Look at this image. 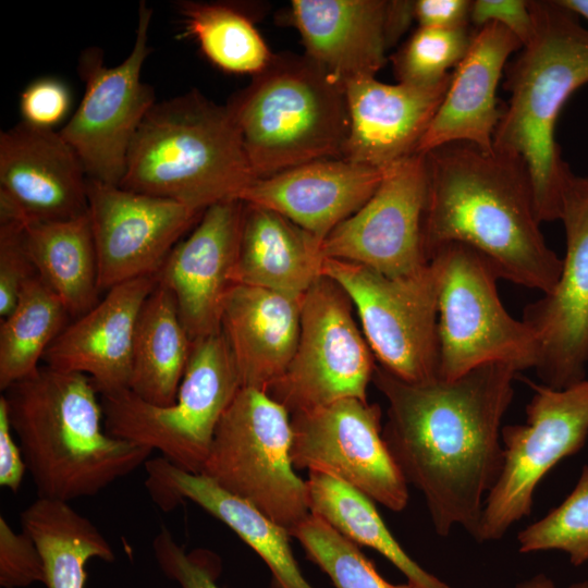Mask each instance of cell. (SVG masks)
<instances>
[{
  "mask_svg": "<svg viewBox=\"0 0 588 588\" xmlns=\"http://www.w3.org/2000/svg\"><path fill=\"white\" fill-rule=\"evenodd\" d=\"M291 445L287 409L267 392L242 387L216 428L200 474L291 535L310 514Z\"/></svg>",
  "mask_w": 588,
  "mask_h": 588,
  "instance_id": "obj_8",
  "label": "cell"
},
{
  "mask_svg": "<svg viewBox=\"0 0 588 588\" xmlns=\"http://www.w3.org/2000/svg\"><path fill=\"white\" fill-rule=\"evenodd\" d=\"M151 9L142 1L133 48L118 65L107 66L101 50L89 48L79 59L85 82L79 106L59 133L77 155L87 179L120 185L133 137L156 103L140 73L150 52Z\"/></svg>",
  "mask_w": 588,
  "mask_h": 588,
  "instance_id": "obj_13",
  "label": "cell"
},
{
  "mask_svg": "<svg viewBox=\"0 0 588 588\" xmlns=\"http://www.w3.org/2000/svg\"><path fill=\"white\" fill-rule=\"evenodd\" d=\"M414 19V1L393 0L387 2L385 36L388 49L396 44Z\"/></svg>",
  "mask_w": 588,
  "mask_h": 588,
  "instance_id": "obj_44",
  "label": "cell"
},
{
  "mask_svg": "<svg viewBox=\"0 0 588 588\" xmlns=\"http://www.w3.org/2000/svg\"><path fill=\"white\" fill-rule=\"evenodd\" d=\"M244 203L229 199L204 210L195 229L170 252L156 274L174 297L194 342L220 331L221 313L233 285Z\"/></svg>",
  "mask_w": 588,
  "mask_h": 588,
  "instance_id": "obj_19",
  "label": "cell"
},
{
  "mask_svg": "<svg viewBox=\"0 0 588 588\" xmlns=\"http://www.w3.org/2000/svg\"><path fill=\"white\" fill-rule=\"evenodd\" d=\"M470 23L480 28L497 23L513 33L526 45L534 34V19L529 1L524 0H476L470 10Z\"/></svg>",
  "mask_w": 588,
  "mask_h": 588,
  "instance_id": "obj_41",
  "label": "cell"
},
{
  "mask_svg": "<svg viewBox=\"0 0 588 588\" xmlns=\"http://www.w3.org/2000/svg\"><path fill=\"white\" fill-rule=\"evenodd\" d=\"M384 172L344 158L321 159L257 179L240 200L277 211L322 242L372 196Z\"/></svg>",
  "mask_w": 588,
  "mask_h": 588,
  "instance_id": "obj_22",
  "label": "cell"
},
{
  "mask_svg": "<svg viewBox=\"0 0 588 588\" xmlns=\"http://www.w3.org/2000/svg\"><path fill=\"white\" fill-rule=\"evenodd\" d=\"M452 77L418 86L375 76L344 82L350 128L343 158L380 170L417 154Z\"/></svg>",
  "mask_w": 588,
  "mask_h": 588,
  "instance_id": "obj_20",
  "label": "cell"
},
{
  "mask_svg": "<svg viewBox=\"0 0 588 588\" xmlns=\"http://www.w3.org/2000/svg\"><path fill=\"white\" fill-rule=\"evenodd\" d=\"M323 275L347 294L381 367L411 383L439 378L438 282L429 261L390 278L368 267L326 258Z\"/></svg>",
  "mask_w": 588,
  "mask_h": 588,
  "instance_id": "obj_10",
  "label": "cell"
},
{
  "mask_svg": "<svg viewBox=\"0 0 588 588\" xmlns=\"http://www.w3.org/2000/svg\"><path fill=\"white\" fill-rule=\"evenodd\" d=\"M71 318L58 295L38 275L22 287L0 324V389L33 373Z\"/></svg>",
  "mask_w": 588,
  "mask_h": 588,
  "instance_id": "obj_32",
  "label": "cell"
},
{
  "mask_svg": "<svg viewBox=\"0 0 588 588\" xmlns=\"http://www.w3.org/2000/svg\"><path fill=\"white\" fill-rule=\"evenodd\" d=\"M37 274L28 254L24 224L14 219H0V317L14 308L26 281Z\"/></svg>",
  "mask_w": 588,
  "mask_h": 588,
  "instance_id": "obj_38",
  "label": "cell"
},
{
  "mask_svg": "<svg viewBox=\"0 0 588 588\" xmlns=\"http://www.w3.org/2000/svg\"><path fill=\"white\" fill-rule=\"evenodd\" d=\"M152 551L162 573L181 588H221L217 584L221 562L213 552L206 549L186 552L166 527L154 538Z\"/></svg>",
  "mask_w": 588,
  "mask_h": 588,
  "instance_id": "obj_37",
  "label": "cell"
},
{
  "mask_svg": "<svg viewBox=\"0 0 588 588\" xmlns=\"http://www.w3.org/2000/svg\"><path fill=\"white\" fill-rule=\"evenodd\" d=\"M519 39L497 23L478 28L464 59L452 73L444 98L417 149L426 155L452 143L493 150V134L503 112L497 87Z\"/></svg>",
  "mask_w": 588,
  "mask_h": 588,
  "instance_id": "obj_23",
  "label": "cell"
},
{
  "mask_svg": "<svg viewBox=\"0 0 588 588\" xmlns=\"http://www.w3.org/2000/svg\"><path fill=\"white\" fill-rule=\"evenodd\" d=\"M476 32L469 26L440 29L419 27L392 56L399 83L434 85L451 75L464 59Z\"/></svg>",
  "mask_w": 588,
  "mask_h": 588,
  "instance_id": "obj_35",
  "label": "cell"
},
{
  "mask_svg": "<svg viewBox=\"0 0 588 588\" xmlns=\"http://www.w3.org/2000/svg\"><path fill=\"white\" fill-rule=\"evenodd\" d=\"M321 244L279 212L244 203L233 284L302 298L323 275Z\"/></svg>",
  "mask_w": 588,
  "mask_h": 588,
  "instance_id": "obj_27",
  "label": "cell"
},
{
  "mask_svg": "<svg viewBox=\"0 0 588 588\" xmlns=\"http://www.w3.org/2000/svg\"><path fill=\"white\" fill-rule=\"evenodd\" d=\"M473 1L418 0L414 1L415 20L419 27L452 29L470 24Z\"/></svg>",
  "mask_w": 588,
  "mask_h": 588,
  "instance_id": "obj_42",
  "label": "cell"
},
{
  "mask_svg": "<svg viewBox=\"0 0 588 588\" xmlns=\"http://www.w3.org/2000/svg\"><path fill=\"white\" fill-rule=\"evenodd\" d=\"M565 8L588 21V0H559Z\"/></svg>",
  "mask_w": 588,
  "mask_h": 588,
  "instance_id": "obj_45",
  "label": "cell"
},
{
  "mask_svg": "<svg viewBox=\"0 0 588 588\" xmlns=\"http://www.w3.org/2000/svg\"><path fill=\"white\" fill-rule=\"evenodd\" d=\"M306 485L310 513L340 535L378 551L418 588H452L425 571L403 550L368 495L319 471H309Z\"/></svg>",
  "mask_w": 588,
  "mask_h": 588,
  "instance_id": "obj_31",
  "label": "cell"
},
{
  "mask_svg": "<svg viewBox=\"0 0 588 588\" xmlns=\"http://www.w3.org/2000/svg\"><path fill=\"white\" fill-rule=\"evenodd\" d=\"M88 213L87 176L59 132L25 122L0 134V218L23 224Z\"/></svg>",
  "mask_w": 588,
  "mask_h": 588,
  "instance_id": "obj_18",
  "label": "cell"
},
{
  "mask_svg": "<svg viewBox=\"0 0 588 588\" xmlns=\"http://www.w3.org/2000/svg\"><path fill=\"white\" fill-rule=\"evenodd\" d=\"M156 285L157 277L147 275L108 290L58 335L45 365L88 376L100 395L128 389L137 318Z\"/></svg>",
  "mask_w": 588,
  "mask_h": 588,
  "instance_id": "obj_21",
  "label": "cell"
},
{
  "mask_svg": "<svg viewBox=\"0 0 588 588\" xmlns=\"http://www.w3.org/2000/svg\"><path fill=\"white\" fill-rule=\"evenodd\" d=\"M3 392L38 498L94 497L152 452L107 432L99 393L86 375L40 365Z\"/></svg>",
  "mask_w": 588,
  "mask_h": 588,
  "instance_id": "obj_3",
  "label": "cell"
},
{
  "mask_svg": "<svg viewBox=\"0 0 588 588\" xmlns=\"http://www.w3.org/2000/svg\"><path fill=\"white\" fill-rule=\"evenodd\" d=\"M384 0H293L290 19L306 56L341 81L375 76L384 65Z\"/></svg>",
  "mask_w": 588,
  "mask_h": 588,
  "instance_id": "obj_26",
  "label": "cell"
},
{
  "mask_svg": "<svg viewBox=\"0 0 588 588\" xmlns=\"http://www.w3.org/2000/svg\"><path fill=\"white\" fill-rule=\"evenodd\" d=\"M146 486L168 511L189 500L230 527L267 564L279 588H314L303 576L290 546V532L248 502L224 491L201 474H193L164 457L145 463Z\"/></svg>",
  "mask_w": 588,
  "mask_h": 588,
  "instance_id": "obj_25",
  "label": "cell"
},
{
  "mask_svg": "<svg viewBox=\"0 0 588 588\" xmlns=\"http://www.w3.org/2000/svg\"><path fill=\"white\" fill-rule=\"evenodd\" d=\"M256 180L230 107L194 90L150 108L133 137L119 186L203 212L240 199Z\"/></svg>",
  "mask_w": 588,
  "mask_h": 588,
  "instance_id": "obj_5",
  "label": "cell"
},
{
  "mask_svg": "<svg viewBox=\"0 0 588 588\" xmlns=\"http://www.w3.org/2000/svg\"><path fill=\"white\" fill-rule=\"evenodd\" d=\"M294 468L319 471L358 489L394 511L408 503V485L382 436L381 409L342 399L291 416Z\"/></svg>",
  "mask_w": 588,
  "mask_h": 588,
  "instance_id": "obj_14",
  "label": "cell"
},
{
  "mask_svg": "<svg viewBox=\"0 0 588 588\" xmlns=\"http://www.w3.org/2000/svg\"><path fill=\"white\" fill-rule=\"evenodd\" d=\"M192 346L173 295L157 283L137 318L128 390L150 404L172 405Z\"/></svg>",
  "mask_w": 588,
  "mask_h": 588,
  "instance_id": "obj_28",
  "label": "cell"
},
{
  "mask_svg": "<svg viewBox=\"0 0 588 588\" xmlns=\"http://www.w3.org/2000/svg\"><path fill=\"white\" fill-rule=\"evenodd\" d=\"M534 395L524 425L501 429L503 465L487 494L474 539L500 540L530 515L542 478L564 457L577 453L588 437V380L556 390L527 380Z\"/></svg>",
  "mask_w": 588,
  "mask_h": 588,
  "instance_id": "obj_11",
  "label": "cell"
},
{
  "mask_svg": "<svg viewBox=\"0 0 588 588\" xmlns=\"http://www.w3.org/2000/svg\"><path fill=\"white\" fill-rule=\"evenodd\" d=\"M534 34L505 70L507 103L493 134V149L523 159L540 222L560 219L561 187L569 167L555 126L568 98L588 84V29L559 0H531Z\"/></svg>",
  "mask_w": 588,
  "mask_h": 588,
  "instance_id": "obj_4",
  "label": "cell"
},
{
  "mask_svg": "<svg viewBox=\"0 0 588 588\" xmlns=\"http://www.w3.org/2000/svg\"><path fill=\"white\" fill-rule=\"evenodd\" d=\"M429 261L438 282L439 378L451 380L494 362L519 372L535 368L537 340L502 305L492 264L462 243L440 246Z\"/></svg>",
  "mask_w": 588,
  "mask_h": 588,
  "instance_id": "obj_9",
  "label": "cell"
},
{
  "mask_svg": "<svg viewBox=\"0 0 588 588\" xmlns=\"http://www.w3.org/2000/svg\"><path fill=\"white\" fill-rule=\"evenodd\" d=\"M242 388L220 331L193 342L175 402L157 406L131 390L100 395L109 434L157 450L182 470L200 474L216 428Z\"/></svg>",
  "mask_w": 588,
  "mask_h": 588,
  "instance_id": "obj_7",
  "label": "cell"
},
{
  "mask_svg": "<svg viewBox=\"0 0 588 588\" xmlns=\"http://www.w3.org/2000/svg\"><path fill=\"white\" fill-rule=\"evenodd\" d=\"M427 200L425 155L391 166L372 196L322 241L324 259L355 262L390 278L417 272L429 262L422 233Z\"/></svg>",
  "mask_w": 588,
  "mask_h": 588,
  "instance_id": "obj_16",
  "label": "cell"
},
{
  "mask_svg": "<svg viewBox=\"0 0 588 588\" xmlns=\"http://www.w3.org/2000/svg\"><path fill=\"white\" fill-rule=\"evenodd\" d=\"M100 291L156 275L200 213L183 204L87 179ZM204 212V211H203Z\"/></svg>",
  "mask_w": 588,
  "mask_h": 588,
  "instance_id": "obj_17",
  "label": "cell"
},
{
  "mask_svg": "<svg viewBox=\"0 0 588 588\" xmlns=\"http://www.w3.org/2000/svg\"><path fill=\"white\" fill-rule=\"evenodd\" d=\"M353 309L343 289L326 275L302 297L295 353L267 392L291 415L342 399L367 401L376 367Z\"/></svg>",
  "mask_w": 588,
  "mask_h": 588,
  "instance_id": "obj_12",
  "label": "cell"
},
{
  "mask_svg": "<svg viewBox=\"0 0 588 588\" xmlns=\"http://www.w3.org/2000/svg\"><path fill=\"white\" fill-rule=\"evenodd\" d=\"M70 93L60 81L40 78L29 84L21 95L23 122L39 128L53 130L70 108Z\"/></svg>",
  "mask_w": 588,
  "mask_h": 588,
  "instance_id": "obj_40",
  "label": "cell"
},
{
  "mask_svg": "<svg viewBox=\"0 0 588 588\" xmlns=\"http://www.w3.org/2000/svg\"><path fill=\"white\" fill-rule=\"evenodd\" d=\"M42 556L33 538L22 530L15 532L0 516V586L24 588L35 583L45 584Z\"/></svg>",
  "mask_w": 588,
  "mask_h": 588,
  "instance_id": "obj_39",
  "label": "cell"
},
{
  "mask_svg": "<svg viewBox=\"0 0 588 588\" xmlns=\"http://www.w3.org/2000/svg\"><path fill=\"white\" fill-rule=\"evenodd\" d=\"M228 106L257 179L343 158L350 128L344 84L306 54L273 56Z\"/></svg>",
  "mask_w": 588,
  "mask_h": 588,
  "instance_id": "obj_6",
  "label": "cell"
},
{
  "mask_svg": "<svg viewBox=\"0 0 588 588\" xmlns=\"http://www.w3.org/2000/svg\"><path fill=\"white\" fill-rule=\"evenodd\" d=\"M301 301L270 290L233 284L220 321L242 387L265 392L283 376L295 353Z\"/></svg>",
  "mask_w": 588,
  "mask_h": 588,
  "instance_id": "obj_24",
  "label": "cell"
},
{
  "mask_svg": "<svg viewBox=\"0 0 588 588\" xmlns=\"http://www.w3.org/2000/svg\"><path fill=\"white\" fill-rule=\"evenodd\" d=\"M566 252L554 289L525 306L523 321L538 344L541 384L562 390L586 380L588 364V177L568 167L560 219Z\"/></svg>",
  "mask_w": 588,
  "mask_h": 588,
  "instance_id": "obj_15",
  "label": "cell"
},
{
  "mask_svg": "<svg viewBox=\"0 0 588 588\" xmlns=\"http://www.w3.org/2000/svg\"><path fill=\"white\" fill-rule=\"evenodd\" d=\"M518 372L494 362L451 380L411 383L375 369L388 401L383 440L407 485L422 493L441 537L455 527L477 532L485 495L502 469L501 424Z\"/></svg>",
  "mask_w": 588,
  "mask_h": 588,
  "instance_id": "obj_1",
  "label": "cell"
},
{
  "mask_svg": "<svg viewBox=\"0 0 588 588\" xmlns=\"http://www.w3.org/2000/svg\"><path fill=\"white\" fill-rule=\"evenodd\" d=\"M335 588H418L414 584L385 580L359 549L320 517L309 514L291 532Z\"/></svg>",
  "mask_w": 588,
  "mask_h": 588,
  "instance_id": "obj_34",
  "label": "cell"
},
{
  "mask_svg": "<svg viewBox=\"0 0 588 588\" xmlns=\"http://www.w3.org/2000/svg\"><path fill=\"white\" fill-rule=\"evenodd\" d=\"M428 200L424 244L428 260L449 243L483 255L500 279L550 293L563 260L546 243L531 179L517 156L452 143L426 154Z\"/></svg>",
  "mask_w": 588,
  "mask_h": 588,
  "instance_id": "obj_2",
  "label": "cell"
},
{
  "mask_svg": "<svg viewBox=\"0 0 588 588\" xmlns=\"http://www.w3.org/2000/svg\"><path fill=\"white\" fill-rule=\"evenodd\" d=\"M21 526L42 556L47 588H85L90 559H115L100 530L69 502L37 498L21 513Z\"/></svg>",
  "mask_w": 588,
  "mask_h": 588,
  "instance_id": "obj_30",
  "label": "cell"
},
{
  "mask_svg": "<svg viewBox=\"0 0 588 588\" xmlns=\"http://www.w3.org/2000/svg\"><path fill=\"white\" fill-rule=\"evenodd\" d=\"M517 542L520 553L558 550L574 566L588 562V465L566 499L519 531Z\"/></svg>",
  "mask_w": 588,
  "mask_h": 588,
  "instance_id": "obj_36",
  "label": "cell"
},
{
  "mask_svg": "<svg viewBox=\"0 0 588 588\" xmlns=\"http://www.w3.org/2000/svg\"><path fill=\"white\" fill-rule=\"evenodd\" d=\"M7 403L0 397V485L16 492L27 467L19 442L13 439Z\"/></svg>",
  "mask_w": 588,
  "mask_h": 588,
  "instance_id": "obj_43",
  "label": "cell"
},
{
  "mask_svg": "<svg viewBox=\"0 0 588 588\" xmlns=\"http://www.w3.org/2000/svg\"><path fill=\"white\" fill-rule=\"evenodd\" d=\"M25 243L37 274L78 318L99 302L97 254L87 215L24 224Z\"/></svg>",
  "mask_w": 588,
  "mask_h": 588,
  "instance_id": "obj_29",
  "label": "cell"
},
{
  "mask_svg": "<svg viewBox=\"0 0 588 588\" xmlns=\"http://www.w3.org/2000/svg\"><path fill=\"white\" fill-rule=\"evenodd\" d=\"M185 34L193 36L204 54L218 68L235 74L264 71L273 58L250 19L231 4L182 1Z\"/></svg>",
  "mask_w": 588,
  "mask_h": 588,
  "instance_id": "obj_33",
  "label": "cell"
}]
</instances>
